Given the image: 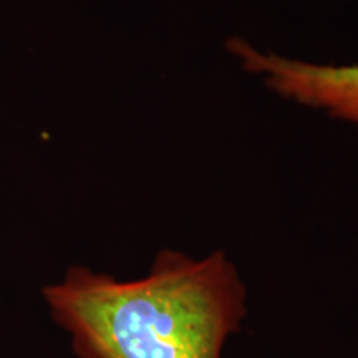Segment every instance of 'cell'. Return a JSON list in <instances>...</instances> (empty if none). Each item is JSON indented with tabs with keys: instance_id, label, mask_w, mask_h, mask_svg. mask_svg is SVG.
<instances>
[{
	"instance_id": "2",
	"label": "cell",
	"mask_w": 358,
	"mask_h": 358,
	"mask_svg": "<svg viewBox=\"0 0 358 358\" xmlns=\"http://www.w3.org/2000/svg\"><path fill=\"white\" fill-rule=\"evenodd\" d=\"M229 50L244 69L266 77L267 87L303 105L324 108L335 118L358 127V65L303 64L274 53H262L243 38H231Z\"/></svg>"
},
{
	"instance_id": "1",
	"label": "cell",
	"mask_w": 358,
	"mask_h": 358,
	"mask_svg": "<svg viewBox=\"0 0 358 358\" xmlns=\"http://www.w3.org/2000/svg\"><path fill=\"white\" fill-rule=\"evenodd\" d=\"M80 358H221L245 317V290L217 250L203 261L161 250L140 280L71 267L43 289Z\"/></svg>"
}]
</instances>
